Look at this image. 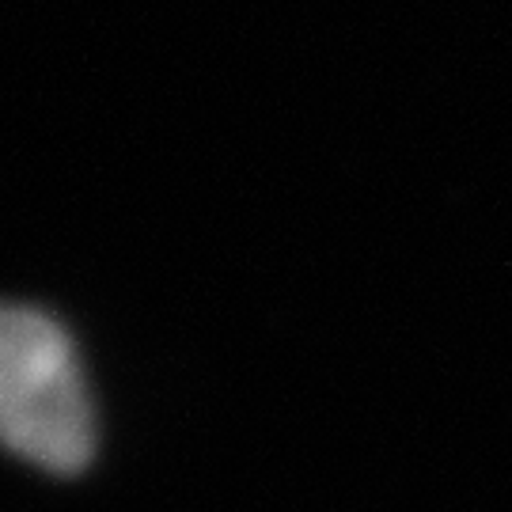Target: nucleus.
Instances as JSON below:
<instances>
[{
  "instance_id": "nucleus-1",
  "label": "nucleus",
  "mask_w": 512,
  "mask_h": 512,
  "mask_svg": "<svg viewBox=\"0 0 512 512\" xmlns=\"http://www.w3.org/2000/svg\"><path fill=\"white\" fill-rule=\"evenodd\" d=\"M0 444L54 475L95 456V410L69 330L50 311L0 300Z\"/></svg>"
}]
</instances>
